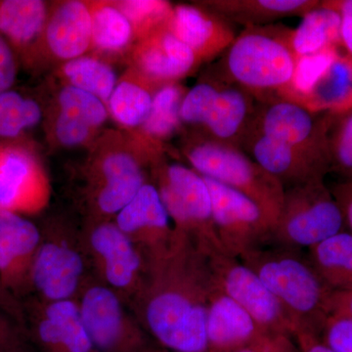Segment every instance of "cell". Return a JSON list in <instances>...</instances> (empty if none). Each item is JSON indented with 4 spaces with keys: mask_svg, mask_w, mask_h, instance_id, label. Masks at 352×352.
<instances>
[{
    "mask_svg": "<svg viewBox=\"0 0 352 352\" xmlns=\"http://www.w3.org/2000/svg\"><path fill=\"white\" fill-rule=\"evenodd\" d=\"M307 252L308 261L331 291H352L351 232L342 231Z\"/></svg>",
    "mask_w": 352,
    "mask_h": 352,
    "instance_id": "cell-25",
    "label": "cell"
},
{
    "mask_svg": "<svg viewBox=\"0 0 352 352\" xmlns=\"http://www.w3.org/2000/svg\"><path fill=\"white\" fill-rule=\"evenodd\" d=\"M166 23L140 38L133 52L138 74L160 87L182 80L201 64L195 53L176 38Z\"/></svg>",
    "mask_w": 352,
    "mask_h": 352,
    "instance_id": "cell-12",
    "label": "cell"
},
{
    "mask_svg": "<svg viewBox=\"0 0 352 352\" xmlns=\"http://www.w3.org/2000/svg\"><path fill=\"white\" fill-rule=\"evenodd\" d=\"M296 338L300 342L302 352H333L315 336L302 333Z\"/></svg>",
    "mask_w": 352,
    "mask_h": 352,
    "instance_id": "cell-44",
    "label": "cell"
},
{
    "mask_svg": "<svg viewBox=\"0 0 352 352\" xmlns=\"http://www.w3.org/2000/svg\"><path fill=\"white\" fill-rule=\"evenodd\" d=\"M340 15L333 1L321 2L289 30V44L296 59L314 56L340 43Z\"/></svg>",
    "mask_w": 352,
    "mask_h": 352,
    "instance_id": "cell-22",
    "label": "cell"
},
{
    "mask_svg": "<svg viewBox=\"0 0 352 352\" xmlns=\"http://www.w3.org/2000/svg\"><path fill=\"white\" fill-rule=\"evenodd\" d=\"M340 15V44L346 51V59L352 66V0L333 1Z\"/></svg>",
    "mask_w": 352,
    "mask_h": 352,
    "instance_id": "cell-41",
    "label": "cell"
},
{
    "mask_svg": "<svg viewBox=\"0 0 352 352\" xmlns=\"http://www.w3.org/2000/svg\"><path fill=\"white\" fill-rule=\"evenodd\" d=\"M206 254L212 281L220 291L244 308L266 332L295 337L288 314L254 271L223 250Z\"/></svg>",
    "mask_w": 352,
    "mask_h": 352,
    "instance_id": "cell-8",
    "label": "cell"
},
{
    "mask_svg": "<svg viewBox=\"0 0 352 352\" xmlns=\"http://www.w3.org/2000/svg\"><path fill=\"white\" fill-rule=\"evenodd\" d=\"M319 340L333 352H352V319L346 315L331 314Z\"/></svg>",
    "mask_w": 352,
    "mask_h": 352,
    "instance_id": "cell-37",
    "label": "cell"
},
{
    "mask_svg": "<svg viewBox=\"0 0 352 352\" xmlns=\"http://www.w3.org/2000/svg\"><path fill=\"white\" fill-rule=\"evenodd\" d=\"M329 173L339 175L340 182L352 180V108L329 113L326 131Z\"/></svg>",
    "mask_w": 352,
    "mask_h": 352,
    "instance_id": "cell-33",
    "label": "cell"
},
{
    "mask_svg": "<svg viewBox=\"0 0 352 352\" xmlns=\"http://www.w3.org/2000/svg\"><path fill=\"white\" fill-rule=\"evenodd\" d=\"M94 129L82 120L59 112L55 120V138L60 144L76 147L85 144L94 135Z\"/></svg>",
    "mask_w": 352,
    "mask_h": 352,
    "instance_id": "cell-38",
    "label": "cell"
},
{
    "mask_svg": "<svg viewBox=\"0 0 352 352\" xmlns=\"http://www.w3.org/2000/svg\"><path fill=\"white\" fill-rule=\"evenodd\" d=\"M18 74V61L12 46L0 36V94L12 88Z\"/></svg>",
    "mask_w": 352,
    "mask_h": 352,
    "instance_id": "cell-39",
    "label": "cell"
},
{
    "mask_svg": "<svg viewBox=\"0 0 352 352\" xmlns=\"http://www.w3.org/2000/svg\"><path fill=\"white\" fill-rule=\"evenodd\" d=\"M105 186L98 197V206L106 214H119L145 184L138 162L131 153L113 151L101 164Z\"/></svg>",
    "mask_w": 352,
    "mask_h": 352,
    "instance_id": "cell-21",
    "label": "cell"
},
{
    "mask_svg": "<svg viewBox=\"0 0 352 352\" xmlns=\"http://www.w3.org/2000/svg\"><path fill=\"white\" fill-rule=\"evenodd\" d=\"M92 17V46L102 52L119 53L126 50L135 31L131 21L116 4L90 6Z\"/></svg>",
    "mask_w": 352,
    "mask_h": 352,
    "instance_id": "cell-31",
    "label": "cell"
},
{
    "mask_svg": "<svg viewBox=\"0 0 352 352\" xmlns=\"http://www.w3.org/2000/svg\"><path fill=\"white\" fill-rule=\"evenodd\" d=\"M41 41L58 59L67 62L83 56L92 46L90 6L78 0L60 3L48 15Z\"/></svg>",
    "mask_w": 352,
    "mask_h": 352,
    "instance_id": "cell-16",
    "label": "cell"
},
{
    "mask_svg": "<svg viewBox=\"0 0 352 352\" xmlns=\"http://www.w3.org/2000/svg\"><path fill=\"white\" fill-rule=\"evenodd\" d=\"M320 3L314 0H212L201 2V6L227 22L251 28L270 25L284 18L302 17Z\"/></svg>",
    "mask_w": 352,
    "mask_h": 352,
    "instance_id": "cell-18",
    "label": "cell"
},
{
    "mask_svg": "<svg viewBox=\"0 0 352 352\" xmlns=\"http://www.w3.org/2000/svg\"><path fill=\"white\" fill-rule=\"evenodd\" d=\"M170 219L159 190L154 185L145 183L131 203L118 214L117 226L126 234L148 230L157 237H164Z\"/></svg>",
    "mask_w": 352,
    "mask_h": 352,
    "instance_id": "cell-28",
    "label": "cell"
},
{
    "mask_svg": "<svg viewBox=\"0 0 352 352\" xmlns=\"http://www.w3.org/2000/svg\"><path fill=\"white\" fill-rule=\"evenodd\" d=\"M298 104L314 113H340L352 108V66L346 57L338 55Z\"/></svg>",
    "mask_w": 352,
    "mask_h": 352,
    "instance_id": "cell-27",
    "label": "cell"
},
{
    "mask_svg": "<svg viewBox=\"0 0 352 352\" xmlns=\"http://www.w3.org/2000/svg\"><path fill=\"white\" fill-rule=\"evenodd\" d=\"M41 119L43 110L34 99L12 88L0 94V138H20Z\"/></svg>",
    "mask_w": 352,
    "mask_h": 352,
    "instance_id": "cell-34",
    "label": "cell"
},
{
    "mask_svg": "<svg viewBox=\"0 0 352 352\" xmlns=\"http://www.w3.org/2000/svg\"><path fill=\"white\" fill-rule=\"evenodd\" d=\"M288 336L265 333L249 346L236 352H294Z\"/></svg>",
    "mask_w": 352,
    "mask_h": 352,
    "instance_id": "cell-40",
    "label": "cell"
},
{
    "mask_svg": "<svg viewBox=\"0 0 352 352\" xmlns=\"http://www.w3.org/2000/svg\"><path fill=\"white\" fill-rule=\"evenodd\" d=\"M344 215V223L352 233V180L339 182L331 189Z\"/></svg>",
    "mask_w": 352,
    "mask_h": 352,
    "instance_id": "cell-42",
    "label": "cell"
},
{
    "mask_svg": "<svg viewBox=\"0 0 352 352\" xmlns=\"http://www.w3.org/2000/svg\"><path fill=\"white\" fill-rule=\"evenodd\" d=\"M85 330L94 349L113 351L122 335V308L111 289L94 287L83 296L80 307Z\"/></svg>",
    "mask_w": 352,
    "mask_h": 352,
    "instance_id": "cell-20",
    "label": "cell"
},
{
    "mask_svg": "<svg viewBox=\"0 0 352 352\" xmlns=\"http://www.w3.org/2000/svg\"><path fill=\"white\" fill-rule=\"evenodd\" d=\"M205 178L212 219L222 250L234 258L270 242L273 223L258 204L235 190Z\"/></svg>",
    "mask_w": 352,
    "mask_h": 352,
    "instance_id": "cell-9",
    "label": "cell"
},
{
    "mask_svg": "<svg viewBox=\"0 0 352 352\" xmlns=\"http://www.w3.org/2000/svg\"><path fill=\"white\" fill-rule=\"evenodd\" d=\"M38 335L44 344L62 347L66 352H91L94 349L85 330L80 307L69 300L51 303L41 322Z\"/></svg>",
    "mask_w": 352,
    "mask_h": 352,
    "instance_id": "cell-23",
    "label": "cell"
},
{
    "mask_svg": "<svg viewBox=\"0 0 352 352\" xmlns=\"http://www.w3.org/2000/svg\"><path fill=\"white\" fill-rule=\"evenodd\" d=\"M160 196L183 233H191L201 251L221 249L212 219V199L205 178L180 164L162 166Z\"/></svg>",
    "mask_w": 352,
    "mask_h": 352,
    "instance_id": "cell-7",
    "label": "cell"
},
{
    "mask_svg": "<svg viewBox=\"0 0 352 352\" xmlns=\"http://www.w3.org/2000/svg\"><path fill=\"white\" fill-rule=\"evenodd\" d=\"M41 241L38 227L19 214L0 212V274L13 281Z\"/></svg>",
    "mask_w": 352,
    "mask_h": 352,
    "instance_id": "cell-26",
    "label": "cell"
},
{
    "mask_svg": "<svg viewBox=\"0 0 352 352\" xmlns=\"http://www.w3.org/2000/svg\"><path fill=\"white\" fill-rule=\"evenodd\" d=\"M327 126L328 113L311 112L302 104L276 98L259 102L247 134H259L327 159Z\"/></svg>",
    "mask_w": 352,
    "mask_h": 352,
    "instance_id": "cell-10",
    "label": "cell"
},
{
    "mask_svg": "<svg viewBox=\"0 0 352 352\" xmlns=\"http://www.w3.org/2000/svg\"><path fill=\"white\" fill-rule=\"evenodd\" d=\"M186 92L176 82L166 83L157 88L149 115L141 126L146 138L153 142L162 143L179 131L182 126L180 108Z\"/></svg>",
    "mask_w": 352,
    "mask_h": 352,
    "instance_id": "cell-30",
    "label": "cell"
},
{
    "mask_svg": "<svg viewBox=\"0 0 352 352\" xmlns=\"http://www.w3.org/2000/svg\"><path fill=\"white\" fill-rule=\"evenodd\" d=\"M41 189L43 173L34 153L22 145H0V212L32 210Z\"/></svg>",
    "mask_w": 352,
    "mask_h": 352,
    "instance_id": "cell-14",
    "label": "cell"
},
{
    "mask_svg": "<svg viewBox=\"0 0 352 352\" xmlns=\"http://www.w3.org/2000/svg\"><path fill=\"white\" fill-rule=\"evenodd\" d=\"M254 100L249 92L219 78L203 80L185 94L180 119L199 129L197 135L241 148L256 112Z\"/></svg>",
    "mask_w": 352,
    "mask_h": 352,
    "instance_id": "cell-5",
    "label": "cell"
},
{
    "mask_svg": "<svg viewBox=\"0 0 352 352\" xmlns=\"http://www.w3.org/2000/svg\"><path fill=\"white\" fill-rule=\"evenodd\" d=\"M344 215L324 179L285 189L270 242L287 249H310L344 231Z\"/></svg>",
    "mask_w": 352,
    "mask_h": 352,
    "instance_id": "cell-6",
    "label": "cell"
},
{
    "mask_svg": "<svg viewBox=\"0 0 352 352\" xmlns=\"http://www.w3.org/2000/svg\"><path fill=\"white\" fill-rule=\"evenodd\" d=\"M116 6L131 21L139 38L166 24L173 9L168 2L157 0H129Z\"/></svg>",
    "mask_w": 352,
    "mask_h": 352,
    "instance_id": "cell-36",
    "label": "cell"
},
{
    "mask_svg": "<svg viewBox=\"0 0 352 352\" xmlns=\"http://www.w3.org/2000/svg\"><path fill=\"white\" fill-rule=\"evenodd\" d=\"M63 76L69 85L85 90L108 103L118 78L112 67L94 56H80L64 64Z\"/></svg>",
    "mask_w": 352,
    "mask_h": 352,
    "instance_id": "cell-32",
    "label": "cell"
},
{
    "mask_svg": "<svg viewBox=\"0 0 352 352\" xmlns=\"http://www.w3.org/2000/svg\"><path fill=\"white\" fill-rule=\"evenodd\" d=\"M91 244L105 261L110 284L118 288L129 286L140 266V258L126 233L117 226L103 224L92 233Z\"/></svg>",
    "mask_w": 352,
    "mask_h": 352,
    "instance_id": "cell-24",
    "label": "cell"
},
{
    "mask_svg": "<svg viewBox=\"0 0 352 352\" xmlns=\"http://www.w3.org/2000/svg\"><path fill=\"white\" fill-rule=\"evenodd\" d=\"M270 289L288 314L295 337L320 336L332 314L333 291L324 284L300 251L272 245L245 252L239 258Z\"/></svg>",
    "mask_w": 352,
    "mask_h": 352,
    "instance_id": "cell-2",
    "label": "cell"
},
{
    "mask_svg": "<svg viewBox=\"0 0 352 352\" xmlns=\"http://www.w3.org/2000/svg\"><path fill=\"white\" fill-rule=\"evenodd\" d=\"M138 75L133 80L129 78L118 82L107 103L113 119L126 127H141L144 124L156 92L152 90L160 87Z\"/></svg>",
    "mask_w": 352,
    "mask_h": 352,
    "instance_id": "cell-29",
    "label": "cell"
},
{
    "mask_svg": "<svg viewBox=\"0 0 352 352\" xmlns=\"http://www.w3.org/2000/svg\"><path fill=\"white\" fill-rule=\"evenodd\" d=\"M332 314L346 315L352 319V291L333 292Z\"/></svg>",
    "mask_w": 352,
    "mask_h": 352,
    "instance_id": "cell-43",
    "label": "cell"
},
{
    "mask_svg": "<svg viewBox=\"0 0 352 352\" xmlns=\"http://www.w3.org/2000/svg\"><path fill=\"white\" fill-rule=\"evenodd\" d=\"M241 149L264 170L276 178L284 189L312 180L324 179L329 173L325 157L303 151L259 134H247Z\"/></svg>",
    "mask_w": 352,
    "mask_h": 352,
    "instance_id": "cell-11",
    "label": "cell"
},
{
    "mask_svg": "<svg viewBox=\"0 0 352 352\" xmlns=\"http://www.w3.org/2000/svg\"><path fill=\"white\" fill-rule=\"evenodd\" d=\"M82 270V261L78 252L50 243L43 245L34 256L32 282L53 302L69 300L75 293Z\"/></svg>",
    "mask_w": 352,
    "mask_h": 352,
    "instance_id": "cell-17",
    "label": "cell"
},
{
    "mask_svg": "<svg viewBox=\"0 0 352 352\" xmlns=\"http://www.w3.org/2000/svg\"><path fill=\"white\" fill-rule=\"evenodd\" d=\"M289 29L245 28L221 54L220 80L237 85L259 102L281 98L295 75Z\"/></svg>",
    "mask_w": 352,
    "mask_h": 352,
    "instance_id": "cell-3",
    "label": "cell"
},
{
    "mask_svg": "<svg viewBox=\"0 0 352 352\" xmlns=\"http://www.w3.org/2000/svg\"><path fill=\"white\" fill-rule=\"evenodd\" d=\"M206 330L210 352H236L268 333L215 285L208 298Z\"/></svg>",
    "mask_w": 352,
    "mask_h": 352,
    "instance_id": "cell-15",
    "label": "cell"
},
{
    "mask_svg": "<svg viewBox=\"0 0 352 352\" xmlns=\"http://www.w3.org/2000/svg\"><path fill=\"white\" fill-rule=\"evenodd\" d=\"M59 112L67 113L97 129L105 124L109 110L98 97L72 85H66L58 95Z\"/></svg>",
    "mask_w": 352,
    "mask_h": 352,
    "instance_id": "cell-35",
    "label": "cell"
},
{
    "mask_svg": "<svg viewBox=\"0 0 352 352\" xmlns=\"http://www.w3.org/2000/svg\"><path fill=\"white\" fill-rule=\"evenodd\" d=\"M184 154L196 173L247 196L263 208L273 226L283 201L284 187L276 178L236 146L195 135Z\"/></svg>",
    "mask_w": 352,
    "mask_h": 352,
    "instance_id": "cell-4",
    "label": "cell"
},
{
    "mask_svg": "<svg viewBox=\"0 0 352 352\" xmlns=\"http://www.w3.org/2000/svg\"><path fill=\"white\" fill-rule=\"evenodd\" d=\"M48 15L47 6L41 0L0 1V36L16 54L29 56L41 43Z\"/></svg>",
    "mask_w": 352,
    "mask_h": 352,
    "instance_id": "cell-19",
    "label": "cell"
},
{
    "mask_svg": "<svg viewBox=\"0 0 352 352\" xmlns=\"http://www.w3.org/2000/svg\"><path fill=\"white\" fill-rule=\"evenodd\" d=\"M166 283L146 307V321L155 338L177 352H207L208 298L214 284L207 258L195 249L175 250Z\"/></svg>",
    "mask_w": 352,
    "mask_h": 352,
    "instance_id": "cell-1",
    "label": "cell"
},
{
    "mask_svg": "<svg viewBox=\"0 0 352 352\" xmlns=\"http://www.w3.org/2000/svg\"><path fill=\"white\" fill-rule=\"evenodd\" d=\"M166 25L201 63L221 55L236 38L231 23L201 4L173 6Z\"/></svg>",
    "mask_w": 352,
    "mask_h": 352,
    "instance_id": "cell-13",
    "label": "cell"
}]
</instances>
